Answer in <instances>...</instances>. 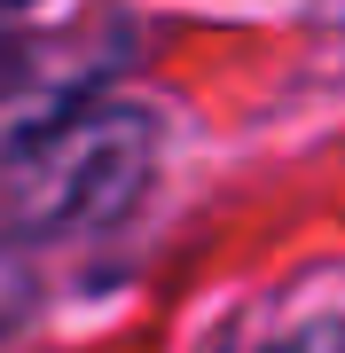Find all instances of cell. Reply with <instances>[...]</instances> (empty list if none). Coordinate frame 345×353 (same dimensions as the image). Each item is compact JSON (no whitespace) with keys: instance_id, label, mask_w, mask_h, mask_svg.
<instances>
[{"instance_id":"obj_1","label":"cell","mask_w":345,"mask_h":353,"mask_svg":"<svg viewBox=\"0 0 345 353\" xmlns=\"http://www.w3.org/2000/svg\"><path fill=\"white\" fill-rule=\"evenodd\" d=\"M149 141L157 126L126 102H87V110L55 118L16 141L8 157V212L24 228H79V220H110L118 204L141 189L149 173Z\"/></svg>"},{"instance_id":"obj_2","label":"cell","mask_w":345,"mask_h":353,"mask_svg":"<svg viewBox=\"0 0 345 353\" xmlns=\"http://www.w3.org/2000/svg\"><path fill=\"white\" fill-rule=\"evenodd\" d=\"M267 353H345V322H306V330H291L282 345Z\"/></svg>"},{"instance_id":"obj_3","label":"cell","mask_w":345,"mask_h":353,"mask_svg":"<svg viewBox=\"0 0 345 353\" xmlns=\"http://www.w3.org/2000/svg\"><path fill=\"white\" fill-rule=\"evenodd\" d=\"M16 71H24V48H16V32H0V87H8Z\"/></svg>"}]
</instances>
